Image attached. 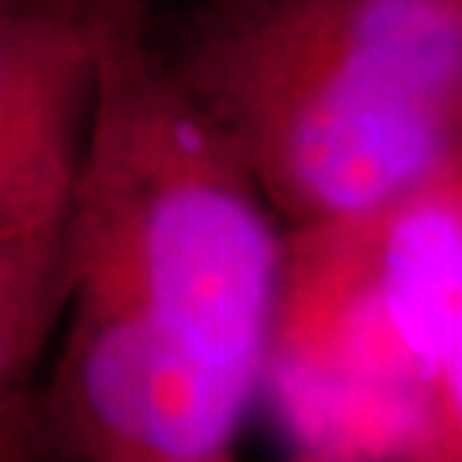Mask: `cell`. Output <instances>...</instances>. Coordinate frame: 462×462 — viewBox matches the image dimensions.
<instances>
[{
    "label": "cell",
    "instance_id": "obj_1",
    "mask_svg": "<svg viewBox=\"0 0 462 462\" xmlns=\"http://www.w3.org/2000/svg\"><path fill=\"white\" fill-rule=\"evenodd\" d=\"M86 278L76 394L124 462H219L278 322L284 250L261 192L120 0L66 219Z\"/></svg>",
    "mask_w": 462,
    "mask_h": 462
},
{
    "label": "cell",
    "instance_id": "obj_2",
    "mask_svg": "<svg viewBox=\"0 0 462 462\" xmlns=\"http://www.w3.org/2000/svg\"><path fill=\"white\" fill-rule=\"evenodd\" d=\"M168 66L305 223L380 213L459 154L462 0H209Z\"/></svg>",
    "mask_w": 462,
    "mask_h": 462
},
{
    "label": "cell",
    "instance_id": "obj_3",
    "mask_svg": "<svg viewBox=\"0 0 462 462\" xmlns=\"http://www.w3.org/2000/svg\"><path fill=\"white\" fill-rule=\"evenodd\" d=\"M103 4H0V244L66 257Z\"/></svg>",
    "mask_w": 462,
    "mask_h": 462
},
{
    "label": "cell",
    "instance_id": "obj_4",
    "mask_svg": "<svg viewBox=\"0 0 462 462\" xmlns=\"http://www.w3.org/2000/svg\"><path fill=\"white\" fill-rule=\"evenodd\" d=\"M377 278L366 291L380 339L421 394L459 414L462 206L459 154L425 182L364 216Z\"/></svg>",
    "mask_w": 462,
    "mask_h": 462
},
{
    "label": "cell",
    "instance_id": "obj_5",
    "mask_svg": "<svg viewBox=\"0 0 462 462\" xmlns=\"http://www.w3.org/2000/svg\"><path fill=\"white\" fill-rule=\"evenodd\" d=\"M62 257L0 244V404L11 397L38 346L49 278Z\"/></svg>",
    "mask_w": 462,
    "mask_h": 462
},
{
    "label": "cell",
    "instance_id": "obj_6",
    "mask_svg": "<svg viewBox=\"0 0 462 462\" xmlns=\"http://www.w3.org/2000/svg\"><path fill=\"white\" fill-rule=\"evenodd\" d=\"M0 4H7V0H0Z\"/></svg>",
    "mask_w": 462,
    "mask_h": 462
}]
</instances>
